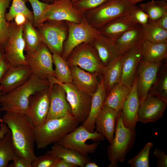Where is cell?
<instances>
[{
  "label": "cell",
  "instance_id": "cell-1",
  "mask_svg": "<svg viewBox=\"0 0 167 167\" xmlns=\"http://www.w3.org/2000/svg\"><path fill=\"white\" fill-rule=\"evenodd\" d=\"M2 119L10 129L15 154L32 162L35 153V127L24 113L6 112Z\"/></svg>",
  "mask_w": 167,
  "mask_h": 167
},
{
  "label": "cell",
  "instance_id": "cell-2",
  "mask_svg": "<svg viewBox=\"0 0 167 167\" xmlns=\"http://www.w3.org/2000/svg\"><path fill=\"white\" fill-rule=\"evenodd\" d=\"M49 87L47 79H41L32 74L24 83L9 92L0 95V111L26 114L30 96Z\"/></svg>",
  "mask_w": 167,
  "mask_h": 167
},
{
  "label": "cell",
  "instance_id": "cell-3",
  "mask_svg": "<svg viewBox=\"0 0 167 167\" xmlns=\"http://www.w3.org/2000/svg\"><path fill=\"white\" fill-rule=\"evenodd\" d=\"M79 122L72 114L45 121L35 127V144L38 149L45 148L57 143L78 126Z\"/></svg>",
  "mask_w": 167,
  "mask_h": 167
},
{
  "label": "cell",
  "instance_id": "cell-4",
  "mask_svg": "<svg viewBox=\"0 0 167 167\" xmlns=\"http://www.w3.org/2000/svg\"><path fill=\"white\" fill-rule=\"evenodd\" d=\"M129 0H109L84 13L88 23L99 30L109 21L117 17L130 14L136 6Z\"/></svg>",
  "mask_w": 167,
  "mask_h": 167
},
{
  "label": "cell",
  "instance_id": "cell-5",
  "mask_svg": "<svg viewBox=\"0 0 167 167\" xmlns=\"http://www.w3.org/2000/svg\"><path fill=\"white\" fill-rule=\"evenodd\" d=\"M105 137L95 131H88L82 125L64 136L57 143L65 148L75 151L87 156L96 150L99 141Z\"/></svg>",
  "mask_w": 167,
  "mask_h": 167
},
{
  "label": "cell",
  "instance_id": "cell-6",
  "mask_svg": "<svg viewBox=\"0 0 167 167\" xmlns=\"http://www.w3.org/2000/svg\"><path fill=\"white\" fill-rule=\"evenodd\" d=\"M136 135L135 129L127 128L123 125L122 113L117 120L113 140L108 148V156L110 162L109 167H116L118 162L124 161L134 144Z\"/></svg>",
  "mask_w": 167,
  "mask_h": 167
},
{
  "label": "cell",
  "instance_id": "cell-7",
  "mask_svg": "<svg viewBox=\"0 0 167 167\" xmlns=\"http://www.w3.org/2000/svg\"><path fill=\"white\" fill-rule=\"evenodd\" d=\"M47 79L50 87L57 84L62 88L72 114L79 123L83 122L89 114L92 96L79 89L72 83H62L58 81L55 77L51 76H48Z\"/></svg>",
  "mask_w": 167,
  "mask_h": 167
},
{
  "label": "cell",
  "instance_id": "cell-8",
  "mask_svg": "<svg viewBox=\"0 0 167 167\" xmlns=\"http://www.w3.org/2000/svg\"><path fill=\"white\" fill-rule=\"evenodd\" d=\"M36 28L41 42L46 45L52 54L62 56L64 43L68 34L66 22L46 21L39 24Z\"/></svg>",
  "mask_w": 167,
  "mask_h": 167
},
{
  "label": "cell",
  "instance_id": "cell-9",
  "mask_svg": "<svg viewBox=\"0 0 167 167\" xmlns=\"http://www.w3.org/2000/svg\"><path fill=\"white\" fill-rule=\"evenodd\" d=\"M66 22L68 28V34L64 43L63 52L61 56L65 60L75 47L84 43H91L101 34L98 30L88 23L84 15L79 23Z\"/></svg>",
  "mask_w": 167,
  "mask_h": 167
},
{
  "label": "cell",
  "instance_id": "cell-10",
  "mask_svg": "<svg viewBox=\"0 0 167 167\" xmlns=\"http://www.w3.org/2000/svg\"><path fill=\"white\" fill-rule=\"evenodd\" d=\"M23 25L10 22L7 39L3 45L4 55L12 67L28 66L24 54L25 42L23 36Z\"/></svg>",
  "mask_w": 167,
  "mask_h": 167
},
{
  "label": "cell",
  "instance_id": "cell-11",
  "mask_svg": "<svg viewBox=\"0 0 167 167\" xmlns=\"http://www.w3.org/2000/svg\"><path fill=\"white\" fill-rule=\"evenodd\" d=\"M66 61L70 67L77 66L89 72L102 75L104 66L91 43H84L75 47Z\"/></svg>",
  "mask_w": 167,
  "mask_h": 167
},
{
  "label": "cell",
  "instance_id": "cell-12",
  "mask_svg": "<svg viewBox=\"0 0 167 167\" xmlns=\"http://www.w3.org/2000/svg\"><path fill=\"white\" fill-rule=\"evenodd\" d=\"M25 56L32 74L42 79H47L48 76L55 77L52 54L43 43L35 52L27 53Z\"/></svg>",
  "mask_w": 167,
  "mask_h": 167
},
{
  "label": "cell",
  "instance_id": "cell-13",
  "mask_svg": "<svg viewBox=\"0 0 167 167\" xmlns=\"http://www.w3.org/2000/svg\"><path fill=\"white\" fill-rule=\"evenodd\" d=\"M84 13L76 8L71 0H55L49 6L42 23L48 21L80 23Z\"/></svg>",
  "mask_w": 167,
  "mask_h": 167
},
{
  "label": "cell",
  "instance_id": "cell-14",
  "mask_svg": "<svg viewBox=\"0 0 167 167\" xmlns=\"http://www.w3.org/2000/svg\"><path fill=\"white\" fill-rule=\"evenodd\" d=\"M50 105L49 87L30 96L26 114L35 127L41 125L45 122Z\"/></svg>",
  "mask_w": 167,
  "mask_h": 167
},
{
  "label": "cell",
  "instance_id": "cell-15",
  "mask_svg": "<svg viewBox=\"0 0 167 167\" xmlns=\"http://www.w3.org/2000/svg\"><path fill=\"white\" fill-rule=\"evenodd\" d=\"M167 101L151 93L139 101L138 121L145 123L155 122L162 116Z\"/></svg>",
  "mask_w": 167,
  "mask_h": 167
},
{
  "label": "cell",
  "instance_id": "cell-16",
  "mask_svg": "<svg viewBox=\"0 0 167 167\" xmlns=\"http://www.w3.org/2000/svg\"><path fill=\"white\" fill-rule=\"evenodd\" d=\"M161 62H149L141 60L137 70V87L139 101L148 95L155 82Z\"/></svg>",
  "mask_w": 167,
  "mask_h": 167
},
{
  "label": "cell",
  "instance_id": "cell-17",
  "mask_svg": "<svg viewBox=\"0 0 167 167\" xmlns=\"http://www.w3.org/2000/svg\"><path fill=\"white\" fill-rule=\"evenodd\" d=\"M122 113L104 105L97 117L95 123L96 131L102 134L110 143L113 139L118 119Z\"/></svg>",
  "mask_w": 167,
  "mask_h": 167
},
{
  "label": "cell",
  "instance_id": "cell-18",
  "mask_svg": "<svg viewBox=\"0 0 167 167\" xmlns=\"http://www.w3.org/2000/svg\"><path fill=\"white\" fill-rule=\"evenodd\" d=\"M137 84V76L136 75L122 110L123 124L126 127L131 129H135L136 124L138 122L139 100Z\"/></svg>",
  "mask_w": 167,
  "mask_h": 167
},
{
  "label": "cell",
  "instance_id": "cell-19",
  "mask_svg": "<svg viewBox=\"0 0 167 167\" xmlns=\"http://www.w3.org/2000/svg\"><path fill=\"white\" fill-rule=\"evenodd\" d=\"M50 105L45 121L72 114L70 106L62 88L57 84L49 87Z\"/></svg>",
  "mask_w": 167,
  "mask_h": 167
},
{
  "label": "cell",
  "instance_id": "cell-20",
  "mask_svg": "<svg viewBox=\"0 0 167 167\" xmlns=\"http://www.w3.org/2000/svg\"><path fill=\"white\" fill-rule=\"evenodd\" d=\"M141 59L142 54L139 48L131 49L124 54L122 75L119 82L131 88Z\"/></svg>",
  "mask_w": 167,
  "mask_h": 167
},
{
  "label": "cell",
  "instance_id": "cell-21",
  "mask_svg": "<svg viewBox=\"0 0 167 167\" xmlns=\"http://www.w3.org/2000/svg\"><path fill=\"white\" fill-rule=\"evenodd\" d=\"M32 75L28 66L11 67L0 83L1 94L9 92L26 82Z\"/></svg>",
  "mask_w": 167,
  "mask_h": 167
},
{
  "label": "cell",
  "instance_id": "cell-22",
  "mask_svg": "<svg viewBox=\"0 0 167 167\" xmlns=\"http://www.w3.org/2000/svg\"><path fill=\"white\" fill-rule=\"evenodd\" d=\"M138 24L129 14L109 21L98 30L101 34L115 42L123 33Z\"/></svg>",
  "mask_w": 167,
  "mask_h": 167
},
{
  "label": "cell",
  "instance_id": "cell-23",
  "mask_svg": "<svg viewBox=\"0 0 167 167\" xmlns=\"http://www.w3.org/2000/svg\"><path fill=\"white\" fill-rule=\"evenodd\" d=\"M107 94L103 80L101 77L96 90L92 96L88 115L81 124L90 132L94 131L96 119L103 107Z\"/></svg>",
  "mask_w": 167,
  "mask_h": 167
},
{
  "label": "cell",
  "instance_id": "cell-24",
  "mask_svg": "<svg viewBox=\"0 0 167 167\" xmlns=\"http://www.w3.org/2000/svg\"><path fill=\"white\" fill-rule=\"evenodd\" d=\"M104 66L123 54L114 41L100 34L91 43Z\"/></svg>",
  "mask_w": 167,
  "mask_h": 167
},
{
  "label": "cell",
  "instance_id": "cell-25",
  "mask_svg": "<svg viewBox=\"0 0 167 167\" xmlns=\"http://www.w3.org/2000/svg\"><path fill=\"white\" fill-rule=\"evenodd\" d=\"M72 83L79 89L92 96L96 90L99 82L96 73L86 71L77 66L70 67Z\"/></svg>",
  "mask_w": 167,
  "mask_h": 167
},
{
  "label": "cell",
  "instance_id": "cell-26",
  "mask_svg": "<svg viewBox=\"0 0 167 167\" xmlns=\"http://www.w3.org/2000/svg\"><path fill=\"white\" fill-rule=\"evenodd\" d=\"M145 40L142 26L138 24L123 33L115 42L124 54L131 49L139 48Z\"/></svg>",
  "mask_w": 167,
  "mask_h": 167
},
{
  "label": "cell",
  "instance_id": "cell-27",
  "mask_svg": "<svg viewBox=\"0 0 167 167\" xmlns=\"http://www.w3.org/2000/svg\"><path fill=\"white\" fill-rule=\"evenodd\" d=\"M124 54L117 57L104 66L101 78L107 93L120 82L122 73Z\"/></svg>",
  "mask_w": 167,
  "mask_h": 167
},
{
  "label": "cell",
  "instance_id": "cell-28",
  "mask_svg": "<svg viewBox=\"0 0 167 167\" xmlns=\"http://www.w3.org/2000/svg\"><path fill=\"white\" fill-rule=\"evenodd\" d=\"M139 48L142 59L146 62H161L167 56V43H154L145 40Z\"/></svg>",
  "mask_w": 167,
  "mask_h": 167
},
{
  "label": "cell",
  "instance_id": "cell-29",
  "mask_svg": "<svg viewBox=\"0 0 167 167\" xmlns=\"http://www.w3.org/2000/svg\"><path fill=\"white\" fill-rule=\"evenodd\" d=\"M15 155L10 129L3 123L0 124V167H6Z\"/></svg>",
  "mask_w": 167,
  "mask_h": 167
},
{
  "label": "cell",
  "instance_id": "cell-30",
  "mask_svg": "<svg viewBox=\"0 0 167 167\" xmlns=\"http://www.w3.org/2000/svg\"><path fill=\"white\" fill-rule=\"evenodd\" d=\"M131 88L120 82L118 83L107 93L104 105L117 111H122Z\"/></svg>",
  "mask_w": 167,
  "mask_h": 167
},
{
  "label": "cell",
  "instance_id": "cell-31",
  "mask_svg": "<svg viewBox=\"0 0 167 167\" xmlns=\"http://www.w3.org/2000/svg\"><path fill=\"white\" fill-rule=\"evenodd\" d=\"M48 151L58 158L62 159L80 167H84L87 163L91 161L87 156L63 147L57 143H54L51 150Z\"/></svg>",
  "mask_w": 167,
  "mask_h": 167
},
{
  "label": "cell",
  "instance_id": "cell-32",
  "mask_svg": "<svg viewBox=\"0 0 167 167\" xmlns=\"http://www.w3.org/2000/svg\"><path fill=\"white\" fill-rule=\"evenodd\" d=\"M23 36L26 53L35 52L42 42L38 32L28 19L24 25Z\"/></svg>",
  "mask_w": 167,
  "mask_h": 167
},
{
  "label": "cell",
  "instance_id": "cell-33",
  "mask_svg": "<svg viewBox=\"0 0 167 167\" xmlns=\"http://www.w3.org/2000/svg\"><path fill=\"white\" fill-rule=\"evenodd\" d=\"M141 26L145 40L154 43H167V30L160 26L155 21L149 20Z\"/></svg>",
  "mask_w": 167,
  "mask_h": 167
},
{
  "label": "cell",
  "instance_id": "cell-34",
  "mask_svg": "<svg viewBox=\"0 0 167 167\" xmlns=\"http://www.w3.org/2000/svg\"><path fill=\"white\" fill-rule=\"evenodd\" d=\"M53 63L55 68V77L59 82L67 83L72 82V78L70 67L66 60L61 56L52 54Z\"/></svg>",
  "mask_w": 167,
  "mask_h": 167
},
{
  "label": "cell",
  "instance_id": "cell-35",
  "mask_svg": "<svg viewBox=\"0 0 167 167\" xmlns=\"http://www.w3.org/2000/svg\"><path fill=\"white\" fill-rule=\"evenodd\" d=\"M139 6L148 15L149 20L152 21H155L167 12V0H152L140 4Z\"/></svg>",
  "mask_w": 167,
  "mask_h": 167
},
{
  "label": "cell",
  "instance_id": "cell-36",
  "mask_svg": "<svg viewBox=\"0 0 167 167\" xmlns=\"http://www.w3.org/2000/svg\"><path fill=\"white\" fill-rule=\"evenodd\" d=\"M165 65L159 73L148 93L159 96L167 101V69Z\"/></svg>",
  "mask_w": 167,
  "mask_h": 167
},
{
  "label": "cell",
  "instance_id": "cell-37",
  "mask_svg": "<svg viewBox=\"0 0 167 167\" xmlns=\"http://www.w3.org/2000/svg\"><path fill=\"white\" fill-rule=\"evenodd\" d=\"M19 13L24 14L33 23V13L27 7L24 0H11V4L9 11L6 14V20L8 22L12 21L15 16Z\"/></svg>",
  "mask_w": 167,
  "mask_h": 167
},
{
  "label": "cell",
  "instance_id": "cell-38",
  "mask_svg": "<svg viewBox=\"0 0 167 167\" xmlns=\"http://www.w3.org/2000/svg\"><path fill=\"white\" fill-rule=\"evenodd\" d=\"M11 0H0V45H3L8 37L10 22L6 19V12Z\"/></svg>",
  "mask_w": 167,
  "mask_h": 167
},
{
  "label": "cell",
  "instance_id": "cell-39",
  "mask_svg": "<svg viewBox=\"0 0 167 167\" xmlns=\"http://www.w3.org/2000/svg\"><path fill=\"white\" fill-rule=\"evenodd\" d=\"M153 146L152 143H147L137 155L128 161V164L131 167H149L150 151Z\"/></svg>",
  "mask_w": 167,
  "mask_h": 167
},
{
  "label": "cell",
  "instance_id": "cell-40",
  "mask_svg": "<svg viewBox=\"0 0 167 167\" xmlns=\"http://www.w3.org/2000/svg\"><path fill=\"white\" fill-rule=\"evenodd\" d=\"M31 4L33 11V24L35 28L41 23L42 20L48 8L49 4L39 0H27Z\"/></svg>",
  "mask_w": 167,
  "mask_h": 167
},
{
  "label": "cell",
  "instance_id": "cell-41",
  "mask_svg": "<svg viewBox=\"0 0 167 167\" xmlns=\"http://www.w3.org/2000/svg\"><path fill=\"white\" fill-rule=\"evenodd\" d=\"M58 158L48 151L45 154L35 157L31 163L32 167H55Z\"/></svg>",
  "mask_w": 167,
  "mask_h": 167
},
{
  "label": "cell",
  "instance_id": "cell-42",
  "mask_svg": "<svg viewBox=\"0 0 167 167\" xmlns=\"http://www.w3.org/2000/svg\"><path fill=\"white\" fill-rule=\"evenodd\" d=\"M109 0H79L73 3L74 6L83 13L96 8Z\"/></svg>",
  "mask_w": 167,
  "mask_h": 167
},
{
  "label": "cell",
  "instance_id": "cell-43",
  "mask_svg": "<svg viewBox=\"0 0 167 167\" xmlns=\"http://www.w3.org/2000/svg\"><path fill=\"white\" fill-rule=\"evenodd\" d=\"M130 15L137 23L141 25L146 24L149 20L148 15L137 6Z\"/></svg>",
  "mask_w": 167,
  "mask_h": 167
},
{
  "label": "cell",
  "instance_id": "cell-44",
  "mask_svg": "<svg viewBox=\"0 0 167 167\" xmlns=\"http://www.w3.org/2000/svg\"><path fill=\"white\" fill-rule=\"evenodd\" d=\"M153 154L156 157L157 161L156 166L158 167L167 166V155L164 151L160 149L156 148L154 151Z\"/></svg>",
  "mask_w": 167,
  "mask_h": 167
},
{
  "label": "cell",
  "instance_id": "cell-45",
  "mask_svg": "<svg viewBox=\"0 0 167 167\" xmlns=\"http://www.w3.org/2000/svg\"><path fill=\"white\" fill-rule=\"evenodd\" d=\"M12 161V163L9 166L11 167H32L31 162L15 154Z\"/></svg>",
  "mask_w": 167,
  "mask_h": 167
},
{
  "label": "cell",
  "instance_id": "cell-46",
  "mask_svg": "<svg viewBox=\"0 0 167 167\" xmlns=\"http://www.w3.org/2000/svg\"><path fill=\"white\" fill-rule=\"evenodd\" d=\"M11 67L3 54L0 58V83Z\"/></svg>",
  "mask_w": 167,
  "mask_h": 167
},
{
  "label": "cell",
  "instance_id": "cell-47",
  "mask_svg": "<svg viewBox=\"0 0 167 167\" xmlns=\"http://www.w3.org/2000/svg\"><path fill=\"white\" fill-rule=\"evenodd\" d=\"M14 22L17 25H23L28 19L25 15L22 13L16 15L14 18Z\"/></svg>",
  "mask_w": 167,
  "mask_h": 167
},
{
  "label": "cell",
  "instance_id": "cell-48",
  "mask_svg": "<svg viewBox=\"0 0 167 167\" xmlns=\"http://www.w3.org/2000/svg\"><path fill=\"white\" fill-rule=\"evenodd\" d=\"M155 21L160 26L167 30V12Z\"/></svg>",
  "mask_w": 167,
  "mask_h": 167
},
{
  "label": "cell",
  "instance_id": "cell-49",
  "mask_svg": "<svg viewBox=\"0 0 167 167\" xmlns=\"http://www.w3.org/2000/svg\"><path fill=\"white\" fill-rule=\"evenodd\" d=\"M75 165L71 163L62 159L58 158L55 167H76Z\"/></svg>",
  "mask_w": 167,
  "mask_h": 167
},
{
  "label": "cell",
  "instance_id": "cell-50",
  "mask_svg": "<svg viewBox=\"0 0 167 167\" xmlns=\"http://www.w3.org/2000/svg\"><path fill=\"white\" fill-rule=\"evenodd\" d=\"M98 166L94 162L90 161L87 163L84 167H98Z\"/></svg>",
  "mask_w": 167,
  "mask_h": 167
},
{
  "label": "cell",
  "instance_id": "cell-51",
  "mask_svg": "<svg viewBox=\"0 0 167 167\" xmlns=\"http://www.w3.org/2000/svg\"><path fill=\"white\" fill-rule=\"evenodd\" d=\"M4 53L3 45H0V58Z\"/></svg>",
  "mask_w": 167,
  "mask_h": 167
},
{
  "label": "cell",
  "instance_id": "cell-52",
  "mask_svg": "<svg viewBox=\"0 0 167 167\" xmlns=\"http://www.w3.org/2000/svg\"><path fill=\"white\" fill-rule=\"evenodd\" d=\"M143 0H129L130 2L132 4L136 5L137 3Z\"/></svg>",
  "mask_w": 167,
  "mask_h": 167
},
{
  "label": "cell",
  "instance_id": "cell-53",
  "mask_svg": "<svg viewBox=\"0 0 167 167\" xmlns=\"http://www.w3.org/2000/svg\"><path fill=\"white\" fill-rule=\"evenodd\" d=\"M42 0L44 1L45 2H52L53 1H54L55 0Z\"/></svg>",
  "mask_w": 167,
  "mask_h": 167
},
{
  "label": "cell",
  "instance_id": "cell-54",
  "mask_svg": "<svg viewBox=\"0 0 167 167\" xmlns=\"http://www.w3.org/2000/svg\"><path fill=\"white\" fill-rule=\"evenodd\" d=\"M1 94V87L0 86V96ZM0 122L1 123L2 122V119L1 118H0Z\"/></svg>",
  "mask_w": 167,
  "mask_h": 167
},
{
  "label": "cell",
  "instance_id": "cell-55",
  "mask_svg": "<svg viewBox=\"0 0 167 167\" xmlns=\"http://www.w3.org/2000/svg\"><path fill=\"white\" fill-rule=\"evenodd\" d=\"M73 3L76 2L79 0H71Z\"/></svg>",
  "mask_w": 167,
  "mask_h": 167
}]
</instances>
